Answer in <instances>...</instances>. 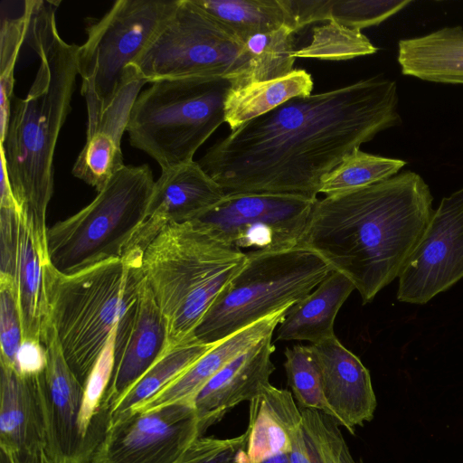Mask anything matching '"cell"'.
I'll use <instances>...</instances> for the list:
<instances>
[{
	"instance_id": "1",
	"label": "cell",
	"mask_w": 463,
	"mask_h": 463,
	"mask_svg": "<svg viewBox=\"0 0 463 463\" xmlns=\"http://www.w3.org/2000/svg\"><path fill=\"white\" fill-rule=\"evenodd\" d=\"M398 103L396 82L382 75L294 98L231 131L197 162L225 194L317 198L346 155L401 124Z\"/></svg>"
},
{
	"instance_id": "2",
	"label": "cell",
	"mask_w": 463,
	"mask_h": 463,
	"mask_svg": "<svg viewBox=\"0 0 463 463\" xmlns=\"http://www.w3.org/2000/svg\"><path fill=\"white\" fill-rule=\"evenodd\" d=\"M432 201L427 183L411 170L317 199L298 246L347 277L363 304L370 303L399 278L430 222Z\"/></svg>"
},
{
	"instance_id": "3",
	"label": "cell",
	"mask_w": 463,
	"mask_h": 463,
	"mask_svg": "<svg viewBox=\"0 0 463 463\" xmlns=\"http://www.w3.org/2000/svg\"><path fill=\"white\" fill-rule=\"evenodd\" d=\"M60 2L25 1V42L40 66L24 99H15L1 145L18 206L47 243L46 213L53 193V156L60 131L71 111L78 73L79 46L60 36L55 10Z\"/></svg>"
},
{
	"instance_id": "4",
	"label": "cell",
	"mask_w": 463,
	"mask_h": 463,
	"mask_svg": "<svg viewBox=\"0 0 463 463\" xmlns=\"http://www.w3.org/2000/svg\"><path fill=\"white\" fill-rule=\"evenodd\" d=\"M195 221L169 223L146 247V282L168 327L169 346L190 337L246 261Z\"/></svg>"
},
{
	"instance_id": "5",
	"label": "cell",
	"mask_w": 463,
	"mask_h": 463,
	"mask_svg": "<svg viewBox=\"0 0 463 463\" xmlns=\"http://www.w3.org/2000/svg\"><path fill=\"white\" fill-rule=\"evenodd\" d=\"M143 254L132 248L121 259L71 275L58 272L51 262L46 266L49 317L64 358L82 385L145 285Z\"/></svg>"
},
{
	"instance_id": "6",
	"label": "cell",
	"mask_w": 463,
	"mask_h": 463,
	"mask_svg": "<svg viewBox=\"0 0 463 463\" xmlns=\"http://www.w3.org/2000/svg\"><path fill=\"white\" fill-rule=\"evenodd\" d=\"M230 88L222 77L152 82L131 107L127 125L130 145L155 159L162 170L193 161L199 147L224 123Z\"/></svg>"
},
{
	"instance_id": "7",
	"label": "cell",
	"mask_w": 463,
	"mask_h": 463,
	"mask_svg": "<svg viewBox=\"0 0 463 463\" xmlns=\"http://www.w3.org/2000/svg\"><path fill=\"white\" fill-rule=\"evenodd\" d=\"M154 184L148 165H125L91 203L47 229L52 266L71 275L121 259L146 219Z\"/></svg>"
},
{
	"instance_id": "8",
	"label": "cell",
	"mask_w": 463,
	"mask_h": 463,
	"mask_svg": "<svg viewBox=\"0 0 463 463\" xmlns=\"http://www.w3.org/2000/svg\"><path fill=\"white\" fill-rule=\"evenodd\" d=\"M246 254L242 267L195 327L196 340L215 344L291 307L333 271L317 253L301 246Z\"/></svg>"
},
{
	"instance_id": "9",
	"label": "cell",
	"mask_w": 463,
	"mask_h": 463,
	"mask_svg": "<svg viewBox=\"0 0 463 463\" xmlns=\"http://www.w3.org/2000/svg\"><path fill=\"white\" fill-rule=\"evenodd\" d=\"M178 0H118L88 28L79 46L78 73L88 112L87 132L93 130L119 92L134 80L132 70Z\"/></svg>"
},
{
	"instance_id": "10",
	"label": "cell",
	"mask_w": 463,
	"mask_h": 463,
	"mask_svg": "<svg viewBox=\"0 0 463 463\" xmlns=\"http://www.w3.org/2000/svg\"><path fill=\"white\" fill-rule=\"evenodd\" d=\"M245 65L241 39L193 0H178L132 70L145 83L174 78L222 77L232 84Z\"/></svg>"
},
{
	"instance_id": "11",
	"label": "cell",
	"mask_w": 463,
	"mask_h": 463,
	"mask_svg": "<svg viewBox=\"0 0 463 463\" xmlns=\"http://www.w3.org/2000/svg\"><path fill=\"white\" fill-rule=\"evenodd\" d=\"M317 200L289 194H228L193 221L242 251H281L299 245Z\"/></svg>"
},
{
	"instance_id": "12",
	"label": "cell",
	"mask_w": 463,
	"mask_h": 463,
	"mask_svg": "<svg viewBox=\"0 0 463 463\" xmlns=\"http://www.w3.org/2000/svg\"><path fill=\"white\" fill-rule=\"evenodd\" d=\"M202 434L194 403L131 411L110 424L90 463H175Z\"/></svg>"
},
{
	"instance_id": "13",
	"label": "cell",
	"mask_w": 463,
	"mask_h": 463,
	"mask_svg": "<svg viewBox=\"0 0 463 463\" xmlns=\"http://www.w3.org/2000/svg\"><path fill=\"white\" fill-rule=\"evenodd\" d=\"M398 279L397 299L417 305L463 279V187L441 199Z\"/></svg>"
},
{
	"instance_id": "14",
	"label": "cell",
	"mask_w": 463,
	"mask_h": 463,
	"mask_svg": "<svg viewBox=\"0 0 463 463\" xmlns=\"http://www.w3.org/2000/svg\"><path fill=\"white\" fill-rule=\"evenodd\" d=\"M47 243L33 222L18 206L0 207V276L16 291L24 339L41 342L50 321L45 269Z\"/></svg>"
},
{
	"instance_id": "15",
	"label": "cell",
	"mask_w": 463,
	"mask_h": 463,
	"mask_svg": "<svg viewBox=\"0 0 463 463\" xmlns=\"http://www.w3.org/2000/svg\"><path fill=\"white\" fill-rule=\"evenodd\" d=\"M41 342L47 354L40 374L46 448L57 463H90L80 427L83 385L68 365L51 320Z\"/></svg>"
},
{
	"instance_id": "16",
	"label": "cell",
	"mask_w": 463,
	"mask_h": 463,
	"mask_svg": "<svg viewBox=\"0 0 463 463\" xmlns=\"http://www.w3.org/2000/svg\"><path fill=\"white\" fill-rule=\"evenodd\" d=\"M169 348L166 321L145 282L138 298L116 326L109 384L111 411Z\"/></svg>"
},
{
	"instance_id": "17",
	"label": "cell",
	"mask_w": 463,
	"mask_h": 463,
	"mask_svg": "<svg viewBox=\"0 0 463 463\" xmlns=\"http://www.w3.org/2000/svg\"><path fill=\"white\" fill-rule=\"evenodd\" d=\"M224 196L222 187L197 161L162 170L155 181L146 219L128 250L132 248L145 250L167 224L193 221Z\"/></svg>"
},
{
	"instance_id": "18",
	"label": "cell",
	"mask_w": 463,
	"mask_h": 463,
	"mask_svg": "<svg viewBox=\"0 0 463 463\" xmlns=\"http://www.w3.org/2000/svg\"><path fill=\"white\" fill-rule=\"evenodd\" d=\"M331 417L350 433L373 418L377 406L369 370L336 335L310 345Z\"/></svg>"
},
{
	"instance_id": "19",
	"label": "cell",
	"mask_w": 463,
	"mask_h": 463,
	"mask_svg": "<svg viewBox=\"0 0 463 463\" xmlns=\"http://www.w3.org/2000/svg\"><path fill=\"white\" fill-rule=\"evenodd\" d=\"M269 335L222 367L200 390L194 406L203 433L228 411L242 402H250L269 385L275 371V351Z\"/></svg>"
},
{
	"instance_id": "20",
	"label": "cell",
	"mask_w": 463,
	"mask_h": 463,
	"mask_svg": "<svg viewBox=\"0 0 463 463\" xmlns=\"http://www.w3.org/2000/svg\"><path fill=\"white\" fill-rule=\"evenodd\" d=\"M245 463L288 455L303 431V417L291 392L267 385L250 402Z\"/></svg>"
},
{
	"instance_id": "21",
	"label": "cell",
	"mask_w": 463,
	"mask_h": 463,
	"mask_svg": "<svg viewBox=\"0 0 463 463\" xmlns=\"http://www.w3.org/2000/svg\"><path fill=\"white\" fill-rule=\"evenodd\" d=\"M144 84V81L134 80L127 85L104 112L97 127L87 132L86 143L71 172L98 192L125 166L120 141L127 130L133 102Z\"/></svg>"
},
{
	"instance_id": "22",
	"label": "cell",
	"mask_w": 463,
	"mask_h": 463,
	"mask_svg": "<svg viewBox=\"0 0 463 463\" xmlns=\"http://www.w3.org/2000/svg\"><path fill=\"white\" fill-rule=\"evenodd\" d=\"M40 374L24 376L1 364L0 449L16 451L46 445Z\"/></svg>"
},
{
	"instance_id": "23",
	"label": "cell",
	"mask_w": 463,
	"mask_h": 463,
	"mask_svg": "<svg viewBox=\"0 0 463 463\" xmlns=\"http://www.w3.org/2000/svg\"><path fill=\"white\" fill-rule=\"evenodd\" d=\"M289 307H284L217 342L172 384L132 411L156 409L177 402L194 403L200 390L222 367L256 343L273 335Z\"/></svg>"
},
{
	"instance_id": "24",
	"label": "cell",
	"mask_w": 463,
	"mask_h": 463,
	"mask_svg": "<svg viewBox=\"0 0 463 463\" xmlns=\"http://www.w3.org/2000/svg\"><path fill=\"white\" fill-rule=\"evenodd\" d=\"M354 289L347 277L333 270L288 309L276 329V340L308 341L314 345L335 336L336 315Z\"/></svg>"
},
{
	"instance_id": "25",
	"label": "cell",
	"mask_w": 463,
	"mask_h": 463,
	"mask_svg": "<svg viewBox=\"0 0 463 463\" xmlns=\"http://www.w3.org/2000/svg\"><path fill=\"white\" fill-rule=\"evenodd\" d=\"M397 61L403 75L430 82L463 84V28L443 27L402 39Z\"/></svg>"
},
{
	"instance_id": "26",
	"label": "cell",
	"mask_w": 463,
	"mask_h": 463,
	"mask_svg": "<svg viewBox=\"0 0 463 463\" xmlns=\"http://www.w3.org/2000/svg\"><path fill=\"white\" fill-rule=\"evenodd\" d=\"M313 87L311 74L303 69L282 78L231 87L224 101V123L232 131L294 98L311 95Z\"/></svg>"
},
{
	"instance_id": "27",
	"label": "cell",
	"mask_w": 463,
	"mask_h": 463,
	"mask_svg": "<svg viewBox=\"0 0 463 463\" xmlns=\"http://www.w3.org/2000/svg\"><path fill=\"white\" fill-rule=\"evenodd\" d=\"M294 22L295 33L307 25L333 21L362 30L382 24L411 0H284Z\"/></svg>"
},
{
	"instance_id": "28",
	"label": "cell",
	"mask_w": 463,
	"mask_h": 463,
	"mask_svg": "<svg viewBox=\"0 0 463 463\" xmlns=\"http://www.w3.org/2000/svg\"><path fill=\"white\" fill-rule=\"evenodd\" d=\"M215 344H204L193 336L170 347L116 404L110 424L167 388Z\"/></svg>"
},
{
	"instance_id": "29",
	"label": "cell",
	"mask_w": 463,
	"mask_h": 463,
	"mask_svg": "<svg viewBox=\"0 0 463 463\" xmlns=\"http://www.w3.org/2000/svg\"><path fill=\"white\" fill-rule=\"evenodd\" d=\"M245 42L249 37L287 26L294 31L283 0H193ZM295 32V31H294Z\"/></svg>"
},
{
	"instance_id": "30",
	"label": "cell",
	"mask_w": 463,
	"mask_h": 463,
	"mask_svg": "<svg viewBox=\"0 0 463 463\" xmlns=\"http://www.w3.org/2000/svg\"><path fill=\"white\" fill-rule=\"evenodd\" d=\"M295 32L284 26L257 33L244 42L246 65L232 88L287 76L294 70Z\"/></svg>"
},
{
	"instance_id": "31",
	"label": "cell",
	"mask_w": 463,
	"mask_h": 463,
	"mask_svg": "<svg viewBox=\"0 0 463 463\" xmlns=\"http://www.w3.org/2000/svg\"><path fill=\"white\" fill-rule=\"evenodd\" d=\"M406 164L356 147L323 177L318 193L332 196L356 191L397 175Z\"/></svg>"
},
{
	"instance_id": "32",
	"label": "cell",
	"mask_w": 463,
	"mask_h": 463,
	"mask_svg": "<svg viewBox=\"0 0 463 463\" xmlns=\"http://www.w3.org/2000/svg\"><path fill=\"white\" fill-rule=\"evenodd\" d=\"M374 46L361 30L330 21L313 28L310 43L297 49L293 57L321 61H347L375 53Z\"/></svg>"
},
{
	"instance_id": "33",
	"label": "cell",
	"mask_w": 463,
	"mask_h": 463,
	"mask_svg": "<svg viewBox=\"0 0 463 463\" xmlns=\"http://www.w3.org/2000/svg\"><path fill=\"white\" fill-rule=\"evenodd\" d=\"M284 368L291 393L300 409L320 411L331 417L325 399L319 368L310 345L285 350Z\"/></svg>"
},
{
	"instance_id": "34",
	"label": "cell",
	"mask_w": 463,
	"mask_h": 463,
	"mask_svg": "<svg viewBox=\"0 0 463 463\" xmlns=\"http://www.w3.org/2000/svg\"><path fill=\"white\" fill-rule=\"evenodd\" d=\"M300 411L311 463H357L345 442L340 425L332 417L317 410Z\"/></svg>"
},
{
	"instance_id": "35",
	"label": "cell",
	"mask_w": 463,
	"mask_h": 463,
	"mask_svg": "<svg viewBox=\"0 0 463 463\" xmlns=\"http://www.w3.org/2000/svg\"><path fill=\"white\" fill-rule=\"evenodd\" d=\"M26 39L24 12L14 18H2L0 33V132L5 139L8 128L14 86V66L21 46Z\"/></svg>"
},
{
	"instance_id": "36",
	"label": "cell",
	"mask_w": 463,
	"mask_h": 463,
	"mask_svg": "<svg viewBox=\"0 0 463 463\" xmlns=\"http://www.w3.org/2000/svg\"><path fill=\"white\" fill-rule=\"evenodd\" d=\"M24 340L18 299L12 281L0 276L1 364L14 369L17 351Z\"/></svg>"
},
{
	"instance_id": "37",
	"label": "cell",
	"mask_w": 463,
	"mask_h": 463,
	"mask_svg": "<svg viewBox=\"0 0 463 463\" xmlns=\"http://www.w3.org/2000/svg\"><path fill=\"white\" fill-rule=\"evenodd\" d=\"M247 433L229 439L198 438L175 463H245Z\"/></svg>"
},
{
	"instance_id": "38",
	"label": "cell",
	"mask_w": 463,
	"mask_h": 463,
	"mask_svg": "<svg viewBox=\"0 0 463 463\" xmlns=\"http://www.w3.org/2000/svg\"><path fill=\"white\" fill-rule=\"evenodd\" d=\"M47 364V354L40 341L24 339L15 357L14 370L24 376L42 373Z\"/></svg>"
},
{
	"instance_id": "39",
	"label": "cell",
	"mask_w": 463,
	"mask_h": 463,
	"mask_svg": "<svg viewBox=\"0 0 463 463\" xmlns=\"http://www.w3.org/2000/svg\"><path fill=\"white\" fill-rule=\"evenodd\" d=\"M0 463H57L46 445L27 450L10 451L0 449Z\"/></svg>"
},
{
	"instance_id": "40",
	"label": "cell",
	"mask_w": 463,
	"mask_h": 463,
	"mask_svg": "<svg viewBox=\"0 0 463 463\" xmlns=\"http://www.w3.org/2000/svg\"><path fill=\"white\" fill-rule=\"evenodd\" d=\"M262 463H289L287 455H279L264 460Z\"/></svg>"
}]
</instances>
